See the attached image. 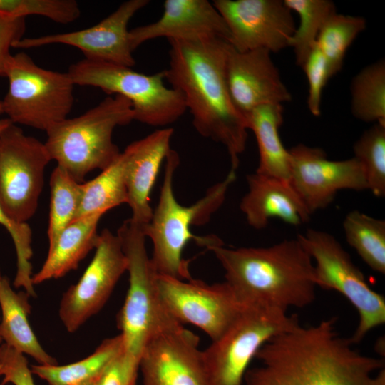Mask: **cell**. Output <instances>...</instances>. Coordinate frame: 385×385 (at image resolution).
Instances as JSON below:
<instances>
[{"mask_svg": "<svg viewBox=\"0 0 385 385\" xmlns=\"http://www.w3.org/2000/svg\"><path fill=\"white\" fill-rule=\"evenodd\" d=\"M366 26L361 16L337 12L324 23L316 45L327 61L329 78L341 71L348 48Z\"/></svg>", "mask_w": 385, "mask_h": 385, "instance_id": "cell-29", "label": "cell"}, {"mask_svg": "<svg viewBox=\"0 0 385 385\" xmlns=\"http://www.w3.org/2000/svg\"><path fill=\"white\" fill-rule=\"evenodd\" d=\"M288 151L289 180L311 215L330 205L341 190H367L363 169L354 157L331 160L322 149L304 144Z\"/></svg>", "mask_w": 385, "mask_h": 385, "instance_id": "cell-14", "label": "cell"}, {"mask_svg": "<svg viewBox=\"0 0 385 385\" xmlns=\"http://www.w3.org/2000/svg\"><path fill=\"white\" fill-rule=\"evenodd\" d=\"M225 271V282L245 305L287 312L314 302V262L299 240H284L264 247H209Z\"/></svg>", "mask_w": 385, "mask_h": 385, "instance_id": "cell-3", "label": "cell"}, {"mask_svg": "<svg viewBox=\"0 0 385 385\" xmlns=\"http://www.w3.org/2000/svg\"><path fill=\"white\" fill-rule=\"evenodd\" d=\"M80 14V7L74 0H6L5 15L13 17L36 15L58 24H69Z\"/></svg>", "mask_w": 385, "mask_h": 385, "instance_id": "cell-34", "label": "cell"}, {"mask_svg": "<svg viewBox=\"0 0 385 385\" xmlns=\"http://www.w3.org/2000/svg\"><path fill=\"white\" fill-rule=\"evenodd\" d=\"M246 178L248 190L240 208L252 227L263 229L274 217L294 226L309 221L312 215L289 180L256 172Z\"/></svg>", "mask_w": 385, "mask_h": 385, "instance_id": "cell-21", "label": "cell"}, {"mask_svg": "<svg viewBox=\"0 0 385 385\" xmlns=\"http://www.w3.org/2000/svg\"><path fill=\"white\" fill-rule=\"evenodd\" d=\"M25 31V18L0 14V77H5L11 48L24 38Z\"/></svg>", "mask_w": 385, "mask_h": 385, "instance_id": "cell-38", "label": "cell"}, {"mask_svg": "<svg viewBox=\"0 0 385 385\" xmlns=\"http://www.w3.org/2000/svg\"><path fill=\"white\" fill-rule=\"evenodd\" d=\"M302 68L309 85L307 107L313 115L319 116L321 113L322 91L329 76L327 61L316 43Z\"/></svg>", "mask_w": 385, "mask_h": 385, "instance_id": "cell-35", "label": "cell"}, {"mask_svg": "<svg viewBox=\"0 0 385 385\" xmlns=\"http://www.w3.org/2000/svg\"><path fill=\"white\" fill-rule=\"evenodd\" d=\"M104 214L95 213L73 221L48 246L46 259L33 274L34 285L61 278L78 267L79 262L96 245L98 222Z\"/></svg>", "mask_w": 385, "mask_h": 385, "instance_id": "cell-22", "label": "cell"}, {"mask_svg": "<svg viewBox=\"0 0 385 385\" xmlns=\"http://www.w3.org/2000/svg\"><path fill=\"white\" fill-rule=\"evenodd\" d=\"M127 260L128 289L117 317L123 351L140 361L148 342L158 334L182 324L165 309L157 287V274L146 247L143 225L131 218L118 229Z\"/></svg>", "mask_w": 385, "mask_h": 385, "instance_id": "cell-6", "label": "cell"}, {"mask_svg": "<svg viewBox=\"0 0 385 385\" xmlns=\"http://www.w3.org/2000/svg\"><path fill=\"white\" fill-rule=\"evenodd\" d=\"M134 51L144 42L165 37L168 40H192L217 37L229 43L230 33L221 14L207 0H166L156 21L129 31Z\"/></svg>", "mask_w": 385, "mask_h": 385, "instance_id": "cell-19", "label": "cell"}, {"mask_svg": "<svg viewBox=\"0 0 385 385\" xmlns=\"http://www.w3.org/2000/svg\"><path fill=\"white\" fill-rule=\"evenodd\" d=\"M98 379H90V380L84 381H82V382L73 384H71V385H96V381H97Z\"/></svg>", "mask_w": 385, "mask_h": 385, "instance_id": "cell-40", "label": "cell"}, {"mask_svg": "<svg viewBox=\"0 0 385 385\" xmlns=\"http://www.w3.org/2000/svg\"><path fill=\"white\" fill-rule=\"evenodd\" d=\"M68 73L74 85L123 96L132 104L135 120L148 125L173 123L187 110L183 95L165 85L164 71L146 75L130 67L84 58L71 65Z\"/></svg>", "mask_w": 385, "mask_h": 385, "instance_id": "cell-8", "label": "cell"}, {"mask_svg": "<svg viewBox=\"0 0 385 385\" xmlns=\"http://www.w3.org/2000/svg\"><path fill=\"white\" fill-rule=\"evenodd\" d=\"M212 4L229 29V43L237 51L264 48L277 53L289 47L296 26L284 1L215 0Z\"/></svg>", "mask_w": 385, "mask_h": 385, "instance_id": "cell-15", "label": "cell"}, {"mask_svg": "<svg viewBox=\"0 0 385 385\" xmlns=\"http://www.w3.org/2000/svg\"><path fill=\"white\" fill-rule=\"evenodd\" d=\"M157 287L163 305L175 320L200 328L212 341L228 329L245 306L225 281L210 284L158 274Z\"/></svg>", "mask_w": 385, "mask_h": 385, "instance_id": "cell-12", "label": "cell"}, {"mask_svg": "<svg viewBox=\"0 0 385 385\" xmlns=\"http://www.w3.org/2000/svg\"><path fill=\"white\" fill-rule=\"evenodd\" d=\"M244 118L258 146L259 164L256 173L289 180V154L279 136V128L283 123L282 105L260 106Z\"/></svg>", "mask_w": 385, "mask_h": 385, "instance_id": "cell-24", "label": "cell"}, {"mask_svg": "<svg viewBox=\"0 0 385 385\" xmlns=\"http://www.w3.org/2000/svg\"><path fill=\"white\" fill-rule=\"evenodd\" d=\"M1 279H2V277H1V272H0V282H1Z\"/></svg>", "mask_w": 385, "mask_h": 385, "instance_id": "cell-42", "label": "cell"}, {"mask_svg": "<svg viewBox=\"0 0 385 385\" xmlns=\"http://www.w3.org/2000/svg\"><path fill=\"white\" fill-rule=\"evenodd\" d=\"M127 202L125 160L121 152L98 176L82 183L81 202L74 220L95 213L105 214Z\"/></svg>", "mask_w": 385, "mask_h": 385, "instance_id": "cell-26", "label": "cell"}, {"mask_svg": "<svg viewBox=\"0 0 385 385\" xmlns=\"http://www.w3.org/2000/svg\"><path fill=\"white\" fill-rule=\"evenodd\" d=\"M360 163L367 190L378 197L385 195V125L374 123L364 132L353 147Z\"/></svg>", "mask_w": 385, "mask_h": 385, "instance_id": "cell-32", "label": "cell"}, {"mask_svg": "<svg viewBox=\"0 0 385 385\" xmlns=\"http://www.w3.org/2000/svg\"><path fill=\"white\" fill-rule=\"evenodd\" d=\"M148 3V0H128L89 28L38 37H24L13 48H31L64 44L81 50L86 59L132 68L135 61L128 25L132 17Z\"/></svg>", "mask_w": 385, "mask_h": 385, "instance_id": "cell-16", "label": "cell"}, {"mask_svg": "<svg viewBox=\"0 0 385 385\" xmlns=\"http://www.w3.org/2000/svg\"><path fill=\"white\" fill-rule=\"evenodd\" d=\"M3 113H3V110H2L1 103L0 101V116ZM10 123H11V121L9 118H0V134Z\"/></svg>", "mask_w": 385, "mask_h": 385, "instance_id": "cell-39", "label": "cell"}, {"mask_svg": "<svg viewBox=\"0 0 385 385\" xmlns=\"http://www.w3.org/2000/svg\"><path fill=\"white\" fill-rule=\"evenodd\" d=\"M0 224L9 232L16 249L17 270L14 285L16 288H23L29 296L35 297L32 265L30 262L33 255L31 230L27 223H19L9 218L1 205Z\"/></svg>", "mask_w": 385, "mask_h": 385, "instance_id": "cell-33", "label": "cell"}, {"mask_svg": "<svg viewBox=\"0 0 385 385\" xmlns=\"http://www.w3.org/2000/svg\"><path fill=\"white\" fill-rule=\"evenodd\" d=\"M127 270V260L117 234H98L95 254L78 282L63 294L58 314L68 332L78 330L98 313Z\"/></svg>", "mask_w": 385, "mask_h": 385, "instance_id": "cell-13", "label": "cell"}, {"mask_svg": "<svg viewBox=\"0 0 385 385\" xmlns=\"http://www.w3.org/2000/svg\"><path fill=\"white\" fill-rule=\"evenodd\" d=\"M299 325L296 315L245 305L228 329L202 351L207 385H243L248 366L271 338Z\"/></svg>", "mask_w": 385, "mask_h": 385, "instance_id": "cell-9", "label": "cell"}, {"mask_svg": "<svg viewBox=\"0 0 385 385\" xmlns=\"http://www.w3.org/2000/svg\"><path fill=\"white\" fill-rule=\"evenodd\" d=\"M314 263L317 287L334 290L356 309L358 325L349 340L358 344L376 327L385 323V298L367 283L349 254L331 234L308 229L297 237Z\"/></svg>", "mask_w": 385, "mask_h": 385, "instance_id": "cell-10", "label": "cell"}, {"mask_svg": "<svg viewBox=\"0 0 385 385\" xmlns=\"http://www.w3.org/2000/svg\"><path fill=\"white\" fill-rule=\"evenodd\" d=\"M28 297L25 292H16L9 279L2 277L0 282L2 340L7 346L32 357L38 364H58L56 359L43 349L30 326L28 316L31 305Z\"/></svg>", "mask_w": 385, "mask_h": 385, "instance_id": "cell-23", "label": "cell"}, {"mask_svg": "<svg viewBox=\"0 0 385 385\" xmlns=\"http://www.w3.org/2000/svg\"><path fill=\"white\" fill-rule=\"evenodd\" d=\"M173 134L171 128L156 130L145 138L135 140L123 153L128 202L131 219L145 225L151 219L153 209L150 194L161 164L170 149Z\"/></svg>", "mask_w": 385, "mask_h": 385, "instance_id": "cell-20", "label": "cell"}, {"mask_svg": "<svg viewBox=\"0 0 385 385\" xmlns=\"http://www.w3.org/2000/svg\"><path fill=\"white\" fill-rule=\"evenodd\" d=\"M5 77L9 88L1 103L12 123L46 131L68 118L75 86L68 72L43 68L19 52L9 58Z\"/></svg>", "mask_w": 385, "mask_h": 385, "instance_id": "cell-7", "label": "cell"}, {"mask_svg": "<svg viewBox=\"0 0 385 385\" xmlns=\"http://www.w3.org/2000/svg\"><path fill=\"white\" fill-rule=\"evenodd\" d=\"M168 41L170 48L165 80L183 95L197 133L224 145L231 169L236 170L248 129L228 89L225 63L229 43L217 37Z\"/></svg>", "mask_w": 385, "mask_h": 385, "instance_id": "cell-2", "label": "cell"}, {"mask_svg": "<svg viewBox=\"0 0 385 385\" xmlns=\"http://www.w3.org/2000/svg\"><path fill=\"white\" fill-rule=\"evenodd\" d=\"M50 188L51 201L47 230L48 246L75 220L81 202L82 183L77 182L56 165L51 175Z\"/></svg>", "mask_w": 385, "mask_h": 385, "instance_id": "cell-31", "label": "cell"}, {"mask_svg": "<svg viewBox=\"0 0 385 385\" xmlns=\"http://www.w3.org/2000/svg\"><path fill=\"white\" fill-rule=\"evenodd\" d=\"M199 342L183 324L153 337L140 358L143 385H207Z\"/></svg>", "mask_w": 385, "mask_h": 385, "instance_id": "cell-17", "label": "cell"}, {"mask_svg": "<svg viewBox=\"0 0 385 385\" xmlns=\"http://www.w3.org/2000/svg\"><path fill=\"white\" fill-rule=\"evenodd\" d=\"M346 240L374 271L385 273V221L358 210L343 221Z\"/></svg>", "mask_w": 385, "mask_h": 385, "instance_id": "cell-27", "label": "cell"}, {"mask_svg": "<svg viewBox=\"0 0 385 385\" xmlns=\"http://www.w3.org/2000/svg\"><path fill=\"white\" fill-rule=\"evenodd\" d=\"M337 318L279 333L258 351L245 385H385L384 360L354 349Z\"/></svg>", "mask_w": 385, "mask_h": 385, "instance_id": "cell-1", "label": "cell"}, {"mask_svg": "<svg viewBox=\"0 0 385 385\" xmlns=\"http://www.w3.org/2000/svg\"><path fill=\"white\" fill-rule=\"evenodd\" d=\"M135 120L131 103L109 96L83 114L63 120L46 130L44 143L51 160L78 183L95 170H103L119 156L113 133Z\"/></svg>", "mask_w": 385, "mask_h": 385, "instance_id": "cell-5", "label": "cell"}, {"mask_svg": "<svg viewBox=\"0 0 385 385\" xmlns=\"http://www.w3.org/2000/svg\"><path fill=\"white\" fill-rule=\"evenodd\" d=\"M180 163L177 152L170 150L165 158V174L160 196L150 222L143 225L146 237L153 245L150 257L158 274L180 279L191 277L188 262L183 257L185 245L194 240L207 249L222 245L215 235L196 236L190 226L206 224L211 215L222 205L230 185L235 180L231 169L226 178L210 188L203 197L190 206H183L176 200L173 187V177Z\"/></svg>", "mask_w": 385, "mask_h": 385, "instance_id": "cell-4", "label": "cell"}, {"mask_svg": "<svg viewBox=\"0 0 385 385\" xmlns=\"http://www.w3.org/2000/svg\"><path fill=\"white\" fill-rule=\"evenodd\" d=\"M123 350L120 334L103 340L88 356L66 365H32V374L48 385H71L98 379L108 365Z\"/></svg>", "mask_w": 385, "mask_h": 385, "instance_id": "cell-25", "label": "cell"}, {"mask_svg": "<svg viewBox=\"0 0 385 385\" xmlns=\"http://www.w3.org/2000/svg\"><path fill=\"white\" fill-rule=\"evenodd\" d=\"M1 342H2V338H1V334H0V346L1 345Z\"/></svg>", "mask_w": 385, "mask_h": 385, "instance_id": "cell-41", "label": "cell"}, {"mask_svg": "<svg viewBox=\"0 0 385 385\" xmlns=\"http://www.w3.org/2000/svg\"><path fill=\"white\" fill-rule=\"evenodd\" d=\"M351 113L364 122L385 125V61L361 69L351 84Z\"/></svg>", "mask_w": 385, "mask_h": 385, "instance_id": "cell-28", "label": "cell"}, {"mask_svg": "<svg viewBox=\"0 0 385 385\" xmlns=\"http://www.w3.org/2000/svg\"><path fill=\"white\" fill-rule=\"evenodd\" d=\"M140 361L123 350L105 369L96 385H136Z\"/></svg>", "mask_w": 385, "mask_h": 385, "instance_id": "cell-37", "label": "cell"}, {"mask_svg": "<svg viewBox=\"0 0 385 385\" xmlns=\"http://www.w3.org/2000/svg\"><path fill=\"white\" fill-rule=\"evenodd\" d=\"M225 72L232 101L243 117L260 106L292 101V94L266 49L240 52L229 43Z\"/></svg>", "mask_w": 385, "mask_h": 385, "instance_id": "cell-18", "label": "cell"}, {"mask_svg": "<svg viewBox=\"0 0 385 385\" xmlns=\"http://www.w3.org/2000/svg\"><path fill=\"white\" fill-rule=\"evenodd\" d=\"M284 2L299 16V26L291 37L289 46L294 49L297 65L302 68L323 25L336 13V7L329 0H284Z\"/></svg>", "mask_w": 385, "mask_h": 385, "instance_id": "cell-30", "label": "cell"}, {"mask_svg": "<svg viewBox=\"0 0 385 385\" xmlns=\"http://www.w3.org/2000/svg\"><path fill=\"white\" fill-rule=\"evenodd\" d=\"M50 161L45 144L17 125L0 134V205L14 221L27 223L36 212Z\"/></svg>", "mask_w": 385, "mask_h": 385, "instance_id": "cell-11", "label": "cell"}, {"mask_svg": "<svg viewBox=\"0 0 385 385\" xmlns=\"http://www.w3.org/2000/svg\"><path fill=\"white\" fill-rule=\"evenodd\" d=\"M31 369L24 354L2 344L0 346V376L4 379L1 385H36Z\"/></svg>", "mask_w": 385, "mask_h": 385, "instance_id": "cell-36", "label": "cell"}]
</instances>
